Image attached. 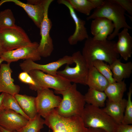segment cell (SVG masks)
<instances>
[{"label": "cell", "instance_id": "6da1fadb", "mask_svg": "<svg viewBox=\"0 0 132 132\" xmlns=\"http://www.w3.org/2000/svg\"><path fill=\"white\" fill-rule=\"evenodd\" d=\"M115 43L108 39L95 40L90 36L86 39L81 54L89 68L93 66L92 63L96 60L103 61L110 65L118 59L119 55L115 49Z\"/></svg>", "mask_w": 132, "mask_h": 132}, {"label": "cell", "instance_id": "7a4b0ae2", "mask_svg": "<svg viewBox=\"0 0 132 132\" xmlns=\"http://www.w3.org/2000/svg\"><path fill=\"white\" fill-rule=\"evenodd\" d=\"M125 10L113 0H105L104 4L95 9L92 13L87 18V20L97 17L106 18L111 21L114 26L113 33L108 36L107 39L111 40L117 36L122 28L131 29L132 28L127 23L125 16Z\"/></svg>", "mask_w": 132, "mask_h": 132}, {"label": "cell", "instance_id": "3957f363", "mask_svg": "<svg viewBox=\"0 0 132 132\" xmlns=\"http://www.w3.org/2000/svg\"><path fill=\"white\" fill-rule=\"evenodd\" d=\"M55 92L63 96L59 106L55 109L59 114L65 117H81L86 102L84 96L77 90L76 84H71L64 90Z\"/></svg>", "mask_w": 132, "mask_h": 132}, {"label": "cell", "instance_id": "277c9868", "mask_svg": "<svg viewBox=\"0 0 132 132\" xmlns=\"http://www.w3.org/2000/svg\"><path fill=\"white\" fill-rule=\"evenodd\" d=\"M85 126L102 129L107 132H115L118 124L99 108L85 105L81 116Z\"/></svg>", "mask_w": 132, "mask_h": 132}, {"label": "cell", "instance_id": "5b68a950", "mask_svg": "<svg viewBox=\"0 0 132 132\" xmlns=\"http://www.w3.org/2000/svg\"><path fill=\"white\" fill-rule=\"evenodd\" d=\"M44 118V124L52 132H87L88 128L84 126L80 116L64 117L55 109Z\"/></svg>", "mask_w": 132, "mask_h": 132}, {"label": "cell", "instance_id": "8992f818", "mask_svg": "<svg viewBox=\"0 0 132 132\" xmlns=\"http://www.w3.org/2000/svg\"><path fill=\"white\" fill-rule=\"evenodd\" d=\"M75 66L71 67L66 64L64 69L57 71V74L65 78L70 82L86 85L89 67L79 51L72 55Z\"/></svg>", "mask_w": 132, "mask_h": 132}, {"label": "cell", "instance_id": "52a82bcc", "mask_svg": "<svg viewBox=\"0 0 132 132\" xmlns=\"http://www.w3.org/2000/svg\"><path fill=\"white\" fill-rule=\"evenodd\" d=\"M0 41L5 52L29 46L33 43L23 29L16 25L0 29Z\"/></svg>", "mask_w": 132, "mask_h": 132}, {"label": "cell", "instance_id": "ba28073f", "mask_svg": "<svg viewBox=\"0 0 132 132\" xmlns=\"http://www.w3.org/2000/svg\"><path fill=\"white\" fill-rule=\"evenodd\" d=\"M28 73L39 89L51 88L55 91H60L65 90L71 84L69 81L57 74L53 76L37 70H32Z\"/></svg>", "mask_w": 132, "mask_h": 132}, {"label": "cell", "instance_id": "9c48e42d", "mask_svg": "<svg viewBox=\"0 0 132 132\" xmlns=\"http://www.w3.org/2000/svg\"><path fill=\"white\" fill-rule=\"evenodd\" d=\"M53 1L46 0L44 17L40 28L41 39L37 50L41 57H46L49 56L54 49L53 40L49 34L52 23L48 15L49 6Z\"/></svg>", "mask_w": 132, "mask_h": 132}, {"label": "cell", "instance_id": "30bf717a", "mask_svg": "<svg viewBox=\"0 0 132 132\" xmlns=\"http://www.w3.org/2000/svg\"><path fill=\"white\" fill-rule=\"evenodd\" d=\"M35 102L38 114L45 118L59 106L62 98L54 94L49 88H42L37 91Z\"/></svg>", "mask_w": 132, "mask_h": 132}, {"label": "cell", "instance_id": "8fae6325", "mask_svg": "<svg viewBox=\"0 0 132 132\" xmlns=\"http://www.w3.org/2000/svg\"><path fill=\"white\" fill-rule=\"evenodd\" d=\"M74 63L72 56L66 55L57 60L45 64L37 63L31 59L25 60L20 64L19 66L23 72H28L32 70L41 71L54 76L57 75V70L65 64L71 65Z\"/></svg>", "mask_w": 132, "mask_h": 132}, {"label": "cell", "instance_id": "7c38bea8", "mask_svg": "<svg viewBox=\"0 0 132 132\" xmlns=\"http://www.w3.org/2000/svg\"><path fill=\"white\" fill-rule=\"evenodd\" d=\"M39 45L37 42H33L30 45L5 52L0 55V58L10 64L21 59H30L34 62L39 60L41 57L38 51Z\"/></svg>", "mask_w": 132, "mask_h": 132}, {"label": "cell", "instance_id": "4fadbf2b", "mask_svg": "<svg viewBox=\"0 0 132 132\" xmlns=\"http://www.w3.org/2000/svg\"><path fill=\"white\" fill-rule=\"evenodd\" d=\"M59 4H63L68 9L70 15L75 25V32L68 38V41L70 44L74 45L78 42L88 38L89 36L85 27L86 22L79 18L70 4L66 0H59L57 1Z\"/></svg>", "mask_w": 132, "mask_h": 132}, {"label": "cell", "instance_id": "5bb4252c", "mask_svg": "<svg viewBox=\"0 0 132 132\" xmlns=\"http://www.w3.org/2000/svg\"><path fill=\"white\" fill-rule=\"evenodd\" d=\"M29 120L11 110L3 109L0 111V126L10 131L19 130L27 124Z\"/></svg>", "mask_w": 132, "mask_h": 132}, {"label": "cell", "instance_id": "9a60e30c", "mask_svg": "<svg viewBox=\"0 0 132 132\" xmlns=\"http://www.w3.org/2000/svg\"><path fill=\"white\" fill-rule=\"evenodd\" d=\"M3 1L4 3L13 2L22 7L36 26L40 28L44 17L46 0H42L40 3L33 4L24 3L18 0H3Z\"/></svg>", "mask_w": 132, "mask_h": 132}, {"label": "cell", "instance_id": "2e32d148", "mask_svg": "<svg viewBox=\"0 0 132 132\" xmlns=\"http://www.w3.org/2000/svg\"><path fill=\"white\" fill-rule=\"evenodd\" d=\"M10 64L0 65V93L3 92L13 96L19 93L20 89L19 86L14 84L11 77L12 70Z\"/></svg>", "mask_w": 132, "mask_h": 132}, {"label": "cell", "instance_id": "e0dca14e", "mask_svg": "<svg viewBox=\"0 0 132 132\" xmlns=\"http://www.w3.org/2000/svg\"><path fill=\"white\" fill-rule=\"evenodd\" d=\"M128 30V29L124 28L118 33V40L115 44L117 52L126 61L131 57L132 54V38Z\"/></svg>", "mask_w": 132, "mask_h": 132}, {"label": "cell", "instance_id": "ac0fdd59", "mask_svg": "<svg viewBox=\"0 0 132 132\" xmlns=\"http://www.w3.org/2000/svg\"><path fill=\"white\" fill-rule=\"evenodd\" d=\"M127 100L114 102L107 100L105 107L102 110L118 124L122 123L124 117Z\"/></svg>", "mask_w": 132, "mask_h": 132}, {"label": "cell", "instance_id": "d6986e66", "mask_svg": "<svg viewBox=\"0 0 132 132\" xmlns=\"http://www.w3.org/2000/svg\"><path fill=\"white\" fill-rule=\"evenodd\" d=\"M109 83L93 66L89 68L86 85L89 88L104 92Z\"/></svg>", "mask_w": 132, "mask_h": 132}, {"label": "cell", "instance_id": "ffe728a7", "mask_svg": "<svg viewBox=\"0 0 132 132\" xmlns=\"http://www.w3.org/2000/svg\"><path fill=\"white\" fill-rule=\"evenodd\" d=\"M110 65L113 77L116 82L121 81L125 78H129L132 73V63L131 61L123 63L118 58Z\"/></svg>", "mask_w": 132, "mask_h": 132}, {"label": "cell", "instance_id": "44dd1931", "mask_svg": "<svg viewBox=\"0 0 132 132\" xmlns=\"http://www.w3.org/2000/svg\"><path fill=\"white\" fill-rule=\"evenodd\" d=\"M24 112L29 118H33L37 114L35 97L16 94L13 96Z\"/></svg>", "mask_w": 132, "mask_h": 132}, {"label": "cell", "instance_id": "7402d4cb", "mask_svg": "<svg viewBox=\"0 0 132 132\" xmlns=\"http://www.w3.org/2000/svg\"><path fill=\"white\" fill-rule=\"evenodd\" d=\"M127 89L126 85L124 80L109 83L104 91L108 99L110 101L117 102L123 98L124 93Z\"/></svg>", "mask_w": 132, "mask_h": 132}, {"label": "cell", "instance_id": "603a6c76", "mask_svg": "<svg viewBox=\"0 0 132 132\" xmlns=\"http://www.w3.org/2000/svg\"><path fill=\"white\" fill-rule=\"evenodd\" d=\"M84 96L87 104L99 108L104 107L107 97L104 92L89 88Z\"/></svg>", "mask_w": 132, "mask_h": 132}, {"label": "cell", "instance_id": "cb8c5ba5", "mask_svg": "<svg viewBox=\"0 0 132 132\" xmlns=\"http://www.w3.org/2000/svg\"><path fill=\"white\" fill-rule=\"evenodd\" d=\"M37 114L33 118L29 120L27 124L16 132H40L44 127V120Z\"/></svg>", "mask_w": 132, "mask_h": 132}, {"label": "cell", "instance_id": "d4e9b609", "mask_svg": "<svg viewBox=\"0 0 132 132\" xmlns=\"http://www.w3.org/2000/svg\"><path fill=\"white\" fill-rule=\"evenodd\" d=\"M75 10L89 16L91 11L95 8L89 0H68Z\"/></svg>", "mask_w": 132, "mask_h": 132}, {"label": "cell", "instance_id": "484cf974", "mask_svg": "<svg viewBox=\"0 0 132 132\" xmlns=\"http://www.w3.org/2000/svg\"><path fill=\"white\" fill-rule=\"evenodd\" d=\"M3 109L13 110L28 120L30 119L22 110L14 96L10 94L4 93L2 110Z\"/></svg>", "mask_w": 132, "mask_h": 132}, {"label": "cell", "instance_id": "4316f807", "mask_svg": "<svg viewBox=\"0 0 132 132\" xmlns=\"http://www.w3.org/2000/svg\"><path fill=\"white\" fill-rule=\"evenodd\" d=\"M92 65L108 80L109 83L116 82L113 77V74L110 65L105 62L96 60L92 63Z\"/></svg>", "mask_w": 132, "mask_h": 132}, {"label": "cell", "instance_id": "83f0119b", "mask_svg": "<svg viewBox=\"0 0 132 132\" xmlns=\"http://www.w3.org/2000/svg\"><path fill=\"white\" fill-rule=\"evenodd\" d=\"M15 19L10 9L0 12V29L15 26Z\"/></svg>", "mask_w": 132, "mask_h": 132}, {"label": "cell", "instance_id": "f1b7e54d", "mask_svg": "<svg viewBox=\"0 0 132 132\" xmlns=\"http://www.w3.org/2000/svg\"><path fill=\"white\" fill-rule=\"evenodd\" d=\"M132 84H131L127 93V99L125 109L123 120L122 123L130 124L132 123Z\"/></svg>", "mask_w": 132, "mask_h": 132}, {"label": "cell", "instance_id": "f546056e", "mask_svg": "<svg viewBox=\"0 0 132 132\" xmlns=\"http://www.w3.org/2000/svg\"><path fill=\"white\" fill-rule=\"evenodd\" d=\"M112 22L108 19L103 17H99L93 19L91 25V32L94 36L107 24Z\"/></svg>", "mask_w": 132, "mask_h": 132}, {"label": "cell", "instance_id": "4dcf8cb0", "mask_svg": "<svg viewBox=\"0 0 132 132\" xmlns=\"http://www.w3.org/2000/svg\"><path fill=\"white\" fill-rule=\"evenodd\" d=\"M114 26L112 22L109 23L95 35L93 37L95 40L103 41L107 39L108 36L113 32Z\"/></svg>", "mask_w": 132, "mask_h": 132}, {"label": "cell", "instance_id": "1f68e13d", "mask_svg": "<svg viewBox=\"0 0 132 132\" xmlns=\"http://www.w3.org/2000/svg\"><path fill=\"white\" fill-rule=\"evenodd\" d=\"M18 78L22 82L28 84L32 90L37 91L39 89L38 85L28 73L22 72L18 75Z\"/></svg>", "mask_w": 132, "mask_h": 132}, {"label": "cell", "instance_id": "d6a6232c", "mask_svg": "<svg viewBox=\"0 0 132 132\" xmlns=\"http://www.w3.org/2000/svg\"><path fill=\"white\" fill-rule=\"evenodd\" d=\"M120 5L125 11L132 15V0H113Z\"/></svg>", "mask_w": 132, "mask_h": 132}, {"label": "cell", "instance_id": "836d02e7", "mask_svg": "<svg viewBox=\"0 0 132 132\" xmlns=\"http://www.w3.org/2000/svg\"><path fill=\"white\" fill-rule=\"evenodd\" d=\"M115 132H132V125L122 123L118 124Z\"/></svg>", "mask_w": 132, "mask_h": 132}, {"label": "cell", "instance_id": "e575fe53", "mask_svg": "<svg viewBox=\"0 0 132 132\" xmlns=\"http://www.w3.org/2000/svg\"><path fill=\"white\" fill-rule=\"evenodd\" d=\"M94 7L95 9L98 8L102 6L104 4L105 0H89Z\"/></svg>", "mask_w": 132, "mask_h": 132}, {"label": "cell", "instance_id": "d590c367", "mask_svg": "<svg viewBox=\"0 0 132 132\" xmlns=\"http://www.w3.org/2000/svg\"><path fill=\"white\" fill-rule=\"evenodd\" d=\"M87 132H107L102 129L92 128H88Z\"/></svg>", "mask_w": 132, "mask_h": 132}, {"label": "cell", "instance_id": "8d00e7d4", "mask_svg": "<svg viewBox=\"0 0 132 132\" xmlns=\"http://www.w3.org/2000/svg\"><path fill=\"white\" fill-rule=\"evenodd\" d=\"M4 93H2L0 94V111L2 110Z\"/></svg>", "mask_w": 132, "mask_h": 132}, {"label": "cell", "instance_id": "74e56055", "mask_svg": "<svg viewBox=\"0 0 132 132\" xmlns=\"http://www.w3.org/2000/svg\"><path fill=\"white\" fill-rule=\"evenodd\" d=\"M5 52L0 41V55L4 52Z\"/></svg>", "mask_w": 132, "mask_h": 132}, {"label": "cell", "instance_id": "f35d334b", "mask_svg": "<svg viewBox=\"0 0 132 132\" xmlns=\"http://www.w3.org/2000/svg\"><path fill=\"white\" fill-rule=\"evenodd\" d=\"M0 130L1 132H16V131H10L2 128L0 126Z\"/></svg>", "mask_w": 132, "mask_h": 132}, {"label": "cell", "instance_id": "ab89813d", "mask_svg": "<svg viewBox=\"0 0 132 132\" xmlns=\"http://www.w3.org/2000/svg\"><path fill=\"white\" fill-rule=\"evenodd\" d=\"M3 61H4L1 58H0V65L1 63L2 62H3Z\"/></svg>", "mask_w": 132, "mask_h": 132}, {"label": "cell", "instance_id": "60d3db41", "mask_svg": "<svg viewBox=\"0 0 132 132\" xmlns=\"http://www.w3.org/2000/svg\"><path fill=\"white\" fill-rule=\"evenodd\" d=\"M2 5V4L1 3V2H0V6H1V5Z\"/></svg>", "mask_w": 132, "mask_h": 132}, {"label": "cell", "instance_id": "b9f144b4", "mask_svg": "<svg viewBox=\"0 0 132 132\" xmlns=\"http://www.w3.org/2000/svg\"><path fill=\"white\" fill-rule=\"evenodd\" d=\"M0 132H1V131H0Z\"/></svg>", "mask_w": 132, "mask_h": 132}, {"label": "cell", "instance_id": "7bdbcfd3", "mask_svg": "<svg viewBox=\"0 0 132 132\" xmlns=\"http://www.w3.org/2000/svg\"></svg>", "mask_w": 132, "mask_h": 132}]
</instances>
